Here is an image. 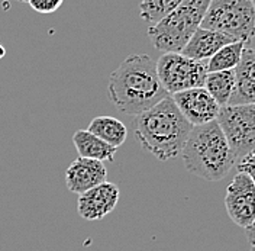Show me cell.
Segmentation results:
<instances>
[{
  "label": "cell",
  "mask_w": 255,
  "mask_h": 251,
  "mask_svg": "<svg viewBox=\"0 0 255 251\" xmlns=\"http://www.w3.org/2000/svg\"><path fill=\"white\" fill-rule=\"evenodd\" d=\"M235 90L229 105L255 103V49L245 47L242 58L235 68Z\"/></svg>",
  "instance_id": "obj_13"
},
{
  "label": "cell",
  "mask_w": 255,
  "mask_h": 251,
  "mask_svg": "<svg viewBox=\"0 0 255 251\" xmlns=\"http://www.w3.org/2000/svg\"><path fill=\"white\" fill-rule=\"evenodd\" d=\"M32 9L38 13H54L58 10L64 3V0H28Z\"/></svg>",
  "instance_id": "obj_19"
},
{
  "label": "cell",
  "mask_w": 255,
  "mask_h": 251,
  "mask_svg": "<svg viewBox=\"0 0 255 251\" xmlns=\"http://www.w3.org/2000/svg\"><path fill=\"white\" fill-rule=\"evenodd\" d=\"M92 134L99 137L100 140L108 142L109 145L119 148L127 141L128 128L127 125L113 116H96L89 124L87 128Z\"/></svg>",
  "instance_id": "obj_15"
},
{
  "label": "cell",
  "mask_w": 255,
  "mask_h": 251,
  "mask_svg": "<svg viewBox=\"0 0 255 251\" xmlns=\"http://www.w3.org/2000/svg\"><path fill=\"white\" fill-rule=\"evenodd\" d=\"M108 170L103 161L93 158H76L65 172V185L70 192L81 195L106 182Z\"/></svg>",
  "instance_id": "obj_11"
},
{
  "label": "cell",
  "mask_w": 255,
  "mask_h": 251,
  "mask_svg": "<svg viewBox=\"0 0 255 251\" xmlns=\"http://www.w3.org/2000/svg\"><path fill=\"white\" fill-rule=\"evenodd\" d=\"M4 55H6V49H4V47L0 44V60H1V58H4Z\"/></svg>",
  "instance_id": "obj_22"
},
{
  "label": "cell",
  "mask_w": 255,
  "mask_h": 251,
  "mask_svg": "<svg viewBox=\"0 0 255 251\" xmlns=\"http://www.w3.org/2000/svg\"><path fill=\"white\" fill-rule=\"evenodd\" d=\"M181 1L183 0H142L139 4V15L151 26L170 15Z\"/></svg>",
  "instance_id": "obj_18"
},
{
  "label": "cell",
  "mask_w": 255,
  "mask_h": 251,
  "mask_svg": "<svg viewBox=\"0 0 255 251\" xmlns=\"http://www.w3.org/2000/svg\"><path fill=\"white\" fill-rule=\"evenodd\" d=\"M210 0H183L174 10L148 28V36L161 52H181L202 25Z\"/></svg>",
  "instance_id": "obj_4"
},
{
  "label": "cell",
  "mask_w": 255,
  "mask_h": 251,
  "mask_svg": "<svg viewBox=\"0 0 255 251\" xmlns=\"http://www.w3.org/2000/svg\"><path fill=\"white\" fill-rule=\"evenodd\" d=\"M225 206L229 218L241 228L255 222V183L247 173L238 172L225 195Z\"/></svg>",
  "instance_id": "obj_8"
},
{
  "label": "cell",
  "mask_w": 255,
  "mask_h": 251,
  "mask_svg": "<svg viewBox=\"0 0 255 251\" xmlns=\"http://www.w3.org/2000/svg\"><path fill=\"white\" fill-rule=\"evenodd\" d=\"M237 76L235 70H222V71H210L207 73L203 87L212 97L221 105L226 106L231 102V97L235 90Z\"/></svg>",
  "instance_id": "obj_16"
},
{
  "label": "cell",
  "mask_w": 255,
  "mask_h": 251,
  "mask_svg": "<svg viewBox=\"0 0 255 251\" xmlns=\"http://www.w3.org/2000/svg\"><path fill=\"white\" fill-rule=\"evenodd\" d=\"M119 188L111 182H103L79 195L77 212L86 221H99L109 215L119 202Z\"/></svg>",
  "instance_id": "obj_10"
},
{
  "label": "cell",
  "mask_w": 255,
  "mask_h": 251,
  "mask_svg": "<svg viewBox=\"0 0 255 251\" xmlns=\"http://www.w3.org/2000/svg\"><path fill=\"white\" fill-rule=\"evenodd\" d=\"M251 251H255V244H253V246H251Z\"/></svg>",
  "instance_id": "obj_24"
},
{
  "label": "cell",
  "mask_w": 255,
  "mask_h": 251,
  "mask_svg": "<svg viewBox=\"0 0 255 251\" xmlns=\"http://www.w3.org/2000/svg\"><path fill=\"white\" fill-rule=\"evenodd\" d=\"M237 167H238V172L247 173L255 183V150L241 158Z\"/></svg>",
  "instance_id": "obj_20"
},
{
  "label": "cell",
  "mask_w": 255,
  "mask_h": 251,
  "mask_svg": "<svg viewBox=\"0 0 255 251\" xmlns=\"http://www.w3.org/2000/svg\"><path fill=\"white\" fill-rule=\"evenodd\" d=\"M171 96L177 108L193 126L203 125L218 119L219 110L222 108L203 86L187 89Z\"/></svg>",
  "instance_id": "obj_9"
},
{
  "label": "cell",
  "mask_w": 255,
  "mask_h": 251,
  "mask_svg": "<svg viewBox=\"0 0 255 251\" xmlns=\"http://www.w3.org/2000/svg\"><path fill=\"white\" fill-rule=\"evenodd\" d=\"M247 47L244 41H234L215 52L206 64L207 73L222 71V70H235L242 58V52Z\"/></svg>",
  "instance_id": "obj_17"
},
{
  "label": "cell",
  "mask_w": 255,
  "mask_h": 251,
  "mask_svg": "<svg viewBox=\"0 0 255 251\" xmlns=\"http://www.w3.org/2000/svg\"><path fill=\"white\" fill-rule=\"evenodd\" d=\"M15 1H20V3H25V1H28V0H15Z\"/></svg>",
  "instance_id": "obj_23"
},
{
  "label": "cell",
  "mask_w": 255,
  "mask_h": 251,
  "mask_svg": "<svg viewBox=\"0 0 255 251\" xmlns=\"http://www.w3.org/2000/svg\"><path fill=\"white\" fill-rule=\"evenodd\" d=\"M216 121L238 161L255 150V103L222 106Z\"/></svg>",
  "instance_id": "obj_7"
},
{
  "label": "cell",
  "mask_w": 255,
  "mask_h": 251,
  "mask_svg": "<svg viewBox=\"0 0 255 251\" xmlns=\"http://www.w3.org/2000/svg\"><path fill=\"white\" fill-rule=\"evenodd\" d=\"M234 41L235 39L225 32L206 29L200 26L191 35L189 42L183 48L181 54H184L186 57L193 58L196 61H205V60H209L215 52H218L221 48Z\"/></svg>",
  "instance_id": "obj_12"
},
{
  "label": "cell",
  "mask_w": 255,
  "mask_h": 251,
  "mask_svg": "<svg viewBox=\"0 0 255 251\" xmlns=\"http://www.w3.org/2000/svg\"><path fill=\"white\" fill-rule=\"evenodd\" d=\"M73 144L77 150L80 157L93 158L99 161H113L118 148L109 145L108 142L100 140L92 134L89 129H79L73 135Z\"/></svg>",
  "instance_id": "obj_14"
},
{
  "label": "cell",
  "mask_w": 255,
  "mask_h": 251,
  "mask_svg": "<svg viewBox=\"0 0 255 251\" xmlns=\"http://www.w3.org/2000/svg\"><path fill=\"white\" fill-rule=\"evenodd\" d=\"M181 157L189 172L207 182L222 180L238 163L216 119L191 128Z\"/></svg>",
  "instance_id": "obj_3"
},
{
  "label": "cell",
  "mask_w": 255,
  "mask_h": 251,
  "mask_svg": "<svg viewBox=\"0 0 255 251\" xmlns=\"http://www.w3.org/2000/svg\"><path fill=\"white\" fill-rule=\"evenodd\" d=\"M159 81L168 94L193 87H202L207 76L206 64L186 57L181 52H162L157 61Z\"/></svg>",
  "instance_id": "obj_6"
},
{
  "label": "cell",
  "mask_w": 255,
  "mask_h": 251,
  "mask_svg": "<svg viewBox=\"0 0 255 251\" xmlns=\"http://www.w3.org/2000/svg\"><path fill=\"white\" fill-rule=\"evenodd\" d=\"M245 234H247V238H248L250 244L251 246L255 244V222L253 225H250L248 228H245Z\"/></svg>",
  "instance_id": "obj_21"
},
{
  "label": "cell",
  "mask_w": 255,
  "mask_h": 251,
  "mask_svg": "<svg viewBox=\"0 0 255 251\" xmlns=\"http://www.w3.org/2000/svg\"><path fill=\"white\" fill-rule=\"evenodd\" d=\"M253 1H254V4H255V0H253Z\"/></svg>",
  "instance_id": "obj_25"
},
{
  "label": "cell",
  "mask_w": 255,
  "mask_h": 251,
  "mask_svg": "<svg viewBox=\"0 0 255 251\" xmlns=\"http://www.w3.org/2000/svg\"><path fill=\"white\" fill-rule=\"evenodd\" d=\"M202 28L225 32L235 41L250 42L255 36L253 0H210Z\"/></svg>",
  "instance_id": "obj_5"
},
{
  "label": "cell",
  "mask_w": 255,
  "mask_h": 251,
  "mask_svg": "<svg viewBox=\"0 0 255 251\" xmlns=\"http://www.w3.org/2000/svg\"><path fill=\"white\" fill-rule=\"evenodd\" d=\"M170 94L161 84L157 61L146 54H130L113 70L109 99L124 113L139 115Z\"/></svg>",
  "instance_id": "obj_1"
},
{
  "label": "cell",
  "mask_w": 255,
  "mask_h": 251,
  "mask_svg": "<svg viewBox=\"0 0 255 251\" xmlns=\"http://www.w3.org/2000/svg\"><path fill=\"white\" fill-rule=\"evenodd\" d=\"M191 128L193 125L177 108L170 94L152 108L136 115L133 132L145 151L161 161H168L181 154Z\"/></svg>",
  "instance_id": "obj_2"
}]
</instances>
